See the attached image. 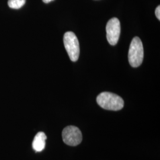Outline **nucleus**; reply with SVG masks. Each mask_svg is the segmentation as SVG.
<instances>
[{"label": "nucleus", "instance_id": "nucleus-9", "mask_svg": "<svg viewBox=\"0 0 160 160\" xmlns=\"http://www.w3.org/2000/svg\"><path fill=\"white\" fill-rule=\"evenodd\" d=\"M45 3H49V2H51L52 1H53V0H42Z\"/></svg>", "mask_w": 160, "mask_h": 160}, {"label": "nucleus", "instance_id": "nucleus-3", "mask_svg": "<svg viewBox=\"0 0 160 160\" xmlns=\"http://www.w3.org/2000/svg\"><path fill=\"white\" fill-rule=\"evenodd\" d=\"M63 43L70 59L75 62L80 55V45L75 34L72 32H66L63 36Z\"/></svg>", "mask_w": 160, "mask_h": 160}, {"label": "nucleus", "instance_id": "nucleus-4", "mask_svg": "<svg viewBox=\"0 0 160 160\" xmlns=\"http://www.w3.org/2000/svg\"><path fill=\"white\" fill-rule=\"evenodd\" d=\"M62 137L64 143L69 146H77L82 139L80 129L74 126H68L63 129Z\"/></svg>", "mask_w": 160, "mask_h": 160}, {"label": "nucleus", "instance_id": "nucleus-6", "mask_svg": "<svg viewBox=\"0 0 160 160\" xmlns=\"http://www.w3.org/2000/svg\"><path fill=\"white\" fill-rule=\"evenodd\" d=\"M46 135L43 132H38L34 137L32 146L36 152H40L43 151L46 144Z\"/></svg>", "mask_w": 160, "mask_h": 160}, {"label": "nucleus", "instance_id": "nucleus-8", "mask_svg": "<svg viewBox=\"0 0 160 160\" xmlns=\"http://www.w3.org/2000/svg\"><path fill=\"white\" fill-rule=\"evenodd\" d=\"M155 15H156V17L157 18L160 20V6H158L156 10H155Z\"/></svg>", "mask_w": 160, "mask_h": 160}, {"label": "nucleus", "instance_id": "nucleus-2", "mask_svg": "<svg viewBox=\"0 0 160 160\" xmlns=\"http://www.w3.org/2000/svg\"><path fill=\"white\" fill-rule=\"evenodd\" d=\"M143 48L142 41L138 37H135L132 40L128 53V60L132 67L137 68L143 61Z\"/></svg>", "mask_w": 160, "mask_h": 160}, {"label": "nucleus", "instance_id": "nucleus-7", "mask_svg": "<svg viewBox=\"0 0 160 160\" xmlns=\"http://www.w3.org/2000/svg\"><path fill=\"white\" fill-rule=\"evenodd\" d=\"M26 2V0H8V5L12 9H19L22 8Z\"/></svg>", "mask_w": 160, "mask_h": 160}, {"label": "nucleus", "instance_id": "nucleus-5", "mask_svg": "<svg viewBox=\"0 0 160 160\" xmlns=\"http://www.w3.org/2000/svg\"><path fill=\"white\" fill-rule=\"evenodd\" d=\"M107 39L111 45H116L119 40L120 34V23L117 18H112L106 26Z\"/></svg>", "mask_w": 160, "mask_h": 160}, {"label": "nucleus", "instance_id": "nucleus-1", "mask_svg": "<svg viewBox=\"0 0 160 160\" xmlns=\"http://www.w3.org/2000/svg\"><path fill=\"white\" fill-rule=\"evenodd\" d=\"M96 100L101 108L109 110H120L124 106V102L122 97L110 92H101L97 96Z\"/></svg>", "mask_w": 160, "mask_h": 160}]
</instances>
